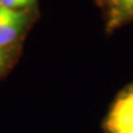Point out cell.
Returning a JSON list of instances; mask_svg holds the SVG:
<instances>
[{
  "label": "cell",
  "instance_id": "obj_1",
  "mask_svg": "<svg viewBox=\"0 0 133 133\" xmlns=\"http://www.w3.org/2000/svg\"><path fill=\"white\" fill-rule=\"evenodd\" d=\"M109 133H133V87L116 99L107 119Z\"/></svg>",
  "mask_w": 133,
  "mask_h": 133
},
{
  "label": "cell",
  "instance_id": "obj_2",
  "mask_svg": "<svg viewBox=\"0 0 133 133\" xmlns=\"http://www.w3.org/2000/svg\"><path fill=\"white\" fill-rule=\"evenodd\" d=\"M27 22L26 14L0 5V48L18 38Z\"/></svg>",
  "mask_w": 133,
  "mask_h": 133
},
{
  "label": "cell",
  "instance_id": "obj_3",
  "mask_svg": "<svg viewBox=\"0 0 133 133\" xmlns=\"http://www.w3.org/2000/svg\"><path fill=\"white\" fill-rule=\"evenodd\" d=\"M109 24L113 28L133 17V0H108Z\"/></svg>",
  "mask_w": 133,
  "mask_h": 133
},
{
  "label": "cell",
  "instance_id": "obj_4",
  "mask_svg": "<svg viewBox=\"0 0 133 133\" xmlns=\"http://www.w3.org/2000/svg\"><path fill=\"white\" fill-rule=\"evenodd\" d=\"M35 0H0V5L10 8V9H18V8H23L30 6Z\"/></svg>",
  "mask_w": 133,
  "mask_h": 133
},
{
  "label": "cell",
  "instance_id": "obj_5",
  "mask_svg": "<svg viewBox=\"0 0 133 133\" xmlns=\"http://www.w3.org/2000/svg\"><path fill=\"white\" fill-rule=\"evenodd\" d=\"M5 62H6V55H5V52H3L2 50L0 49V69L3 66Z\"/></svg>",
  "mask_w": 133,
  "mask_h": 133
}]
</instances>
